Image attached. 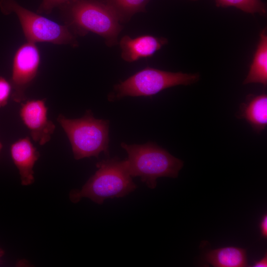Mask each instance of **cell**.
Here are the masks:
<instances>
[{
  "label": "cell",
  "instance_id": "cell-20",
  "mask_svg": "<svg viewBox=\"0 0 267 267\" xmlns=\"http://www.w3.org/2000/svg\"><path fill=\"white\" fill-rule=\"evenodd\" d=\"M4 251L2 250L1 249H0V259L4 255Z\"/></svg>",
  "mask_w": 267,
  "mask_h": 267
},
{
  "label": "cell",
  "instance_id": "cell-1",
  "mask_svg": "<svg viewBox=\"0 0 267 267\" xmlns=\"http://www.w3.org/2000/svg\"><path fill=\"white\" fill-rule=\"evenodd\" d=\"M59 8L64 25L75 36H84L92 32L104 38L107 46L118 44L122 27L115 12L106 3L97 0H81Z\"/></svg>",
  "mask_w": 267,
  "mask_h": 267
},
{
  "label": "cell",
  "instance_id": "cell-19",
  "mask_svg": "<svg viewBox=\"0 0 267 267\" xmlns=\"http://www.w3.org/2000/svg\"><path fill=\"white\" fill-rule=\"evenodd\" d=\"M253 267H267V254L266 253L264 256L260 259L255 261L253 266Z\"/></svg>",
  "mask_w": 267,
  "mask_h": 267
},
{
  "label": "cell",
  "instance_id": "cell-22",
  "mask_svg": "<svg viewBox=\"0 0 267 267\" xmlns=\"http://www.w3.org/2000/svg\"><path fill=\"white\" fill-rule=\"evenodd\" d=\"M191 0V1H197V0Z\"/></svg>",
  "mask_w": 267,
  "mask_h": 267
},
{
  "label": "cell",
  "instance_id": "cell-4",
  "mask_svg": "<svg viewBox=\"0 0 267 267\" xmlns=\"http://www.w3.org/2000/svg\"><path fill=\"white\" fill-rule=\"evenodd\" d=\"M57 120L69 138L75 159L98 158L101 152L109 156L108 120L95 118L90 110L80 118L59 115Z\"/></svg>",
  "mask_w": 267,
  "mask_h": 267
},
{
  "label": "cell",
  "instance_id": "cell-8",
  "mask_svg": "<svg viewBox=\"0 0 267 267\" xmlns=\"http://www.w3.org/2000/svg\"><path fill=\"white\" fill-rule=\"evenodd\" d=\"M19 114L35 142L43 145L49 141L55 126L48 119L45 99L30 100L22 103Z\"/></svg>",
  "mask_w": 267,
  "mask_h": 267
},
{
  "label": "cell",
  "instance_id": "cell-6",
  "mask_svg": "<svg viewBox=\"0 0 267 267\" xmlns=\"http://www.w3.org/2000/svg\"><path fill=\"white\" fill-rule=\"evenodd\" d=\"M0 9L4 15L15 13L18 17L27 42L48 43L77 47L76 36L65 25L34 12L20 5L15 0H0Z\"/></svg>",
  "mask_w": 267,
  "mask_h": 267
},
{
  "label": "cell",
  "instance_id": "cell-17",
  "mask_svg": "<svg viewBox=\"0 0 267 267\" xmlns=\"http://www.w3.org/2000/svg\"><path fill=\"white\" fill-rule=\"evenodd\" d=\"M11 91L10 83L0 77V108L6 105Z\"/></svg>",
  "mask_w": 267,
  "mask_h": 267
},
{
  "label": "cell",
  "instance_id": "cell-5",
  "mask_svg": "<svg viewBox=\"0 0 267 267\" xmlns=\"http://www.w3.org/2000/svg\"><path fill=\"white\" fill-rule=\"evenodd\" d=\"M199 78L198 73L172 72L147 67L115 85L108 99L114 102L126 96H151L171 87L190 85Z\"/></svg>",
  "mask_w": 267,
  "mask_h": 267
},
{
  "label": "cell",
  "instance_id": "cell-15",
  "mask_svg": "<svg viewBox=\"0 0 267 267\" xmlns=\"http://www.w3.org/2000/svg\"><path fill=\"white\" fill-rule=\"evenodd\" d=\"M218 7H235L245 12L265 16L266 4L262 0H214Z\"/></svg>",
  "mask_w": 267,
  "mask_h": 267
},
{
  "label": "cell",
  "instance_id": "cell-13",
  "mask_svg": "<svg viewBox=\"0 0 267 267\" xmlns=\"http://www.w3.org/2000/svg\"><path fill=\"white\" fill-rule=\"evenodd\" d=\"M260 83L267 85V35L266 29L260 34V40L243 84Z\"/></svg>",
  "mask_w": 267,
  "mask_h": 267
},
{
  "label": "cell",
  "instance_id": "cell-9",
  "mask_svg": "<svg viewBox=\"0 0 267 267\" xmlns=\"http://www.w3.org/2000/svg\"><path fill=\"white\" fill-rule=\"evenodd\" d=\"M168 42L167 39L145 35L132 38L125 35L119 42L122 58L128 62L152 56Z\"/></svg>",
  "mask_w": 267,
  "mask_h": 267
},
{
  "label": "cell",
  "instance_id": "cell-3",
  "mask_svg": "<svg viewBox=\"0 0 267 267\" xmlns=\"http://www.w3.org/2000/svg\"><path fill=\"white\" fill-rule=\"evenodd\" d=\"M121 146L128 154L125 160L131 176L139 177L152 189L156 187L159 178H177L183 166L182 161L152 142L143 144L122 142Z\"/></svg>",
  "mask_w": 267,
  "mask_h": 267
},
{
  "label": "cell",
  "instance_id": "cell-14",
  "mask_svg": "<svg viewBox=\"0 0 267 267\" xmlns=\"http://www.w3.org/2000/svg\"><path fill=\"white\" fill-rule=\"evenodd\" d=\"M149 0H102L115 12L120 23L128 22L136 13L145 11Z\"/></svg>",
  "mask_w": 267,
  "mask_h": 267
},
{
  "label": "cell",
  "instance_id": "cell-10",
  "mask_svg": "<svg viewBox=\"0 0 267 267\" xmlns=\"http://www.w3.org/2000/svg\"><path fill=\"white\" fill-rule=\"evenodd\" d=\"M10 154L19 170L23 185H29L34 182L33 168L40 154L29 137L21 138L10 147Z\"/></svg>",
  "mask_w": 267,
  "mask_h": 267
},
{
  "label": "cell",
  "instance_id": "cell-12",
  "mask_svg": "<svg viewBox=\"0 0 267 267\" xmlns=\"http://www.w3.org/2000/svg\"><path fill=\"white\" fill-rule=\"evenodd\" d=\"M204 260L214 267H245L248 265L246 249L234 246L209 251L205 254Z\"/></svg>",
  "mask_w": 267,
  "mask_h": 267
},
{
  "label": "cell",
  "instance_id": "cell-11",
  "mask_svg": "<svg viewBox=\"0 0 267 267\" xmlns=\"http://www.w3.org/2000/svg\"><path fill=\"white\" fill-rule=\"evenodd\" d=\"M237 117L245 119L256 133L260 134L267 126V95H249L240 105Z\"/></svg>",
  "mask_w": 267,
  "mask_h": 267
},
{
  "label": "cell",
  "instance_id": "cell-18",
  "mask_svg": "<svg viewBox=\"0 0 267 267\" xmlns=\"http://www.w3.org/2000/svg\"><path fill=\"white\" fill-rule=\"evenodd\" d=\"M259 229L261 237L267 238V214L263 215L259 223Z\"/></svg>",
  "mask_w": 267,
  "mask_h": 267
},
{
  "label": "cell",
  "instance_id": "cell-7",
  "mask_svg": "<svg viewBox=\"0 0 267 267\" xmlns=\"http://www.w3.org/2000/svg\"><path fill=\"white\" fill-rule=\"evenodd\" d=\"M40 61V50L35 43L27 42L16 50L10 82L11 98L15 102L25 100V91L37 75Z\"/></svg>",
  "mask_w": 267,
  "mask_h": 267
},
{
  "label": "cell",
  "instance_id": "cell-21",
  "mask_svg": "<svg viewBox=\"0 0 267 267\" xmlns=\"http://www.w3.org/2000/svg\"><path fill=\"white\" fill-rule=\"evenodd\" d=\"M2 147V145L1 143L0 142V151Z\"/></svg>",
  "mask_w": 267,
  "mask_h": 267
},
{
  "label": "cell",
  "instance_id": "cell-2",
  "mask_svg": "<svg viewBox=\"0 0 267 267\" xmlns=\"http://www.w3.org/2000/svg\"><path fill=\"white\" fill-rule=\"evenodd\" d=\"M96 166L97 170L82 188L70 192L71 202L75 203L88 198L102 204L108 199L124 197L136 188L125 159L107 158L97 163Z\"/></svg>",
  "mask_w": 267,
  "mask_h": 267
},
{
  "label": "cell",
  "instance_id": "cell-16",
  "mask_svg": "<svg viewBox=\"0 0 267 267\" xmlns=\"http://www.w3.org/2000/svg\"><path fill=\"white\" fill-rule=\"evenodd\" d=\"M81 0H43L37 12L39 14L50 13L52 10L56 7H60L63 5L76 2Z\"/></svg>",
  "mask_w": 267,
  "mask_h": 267
}]
</instances>
